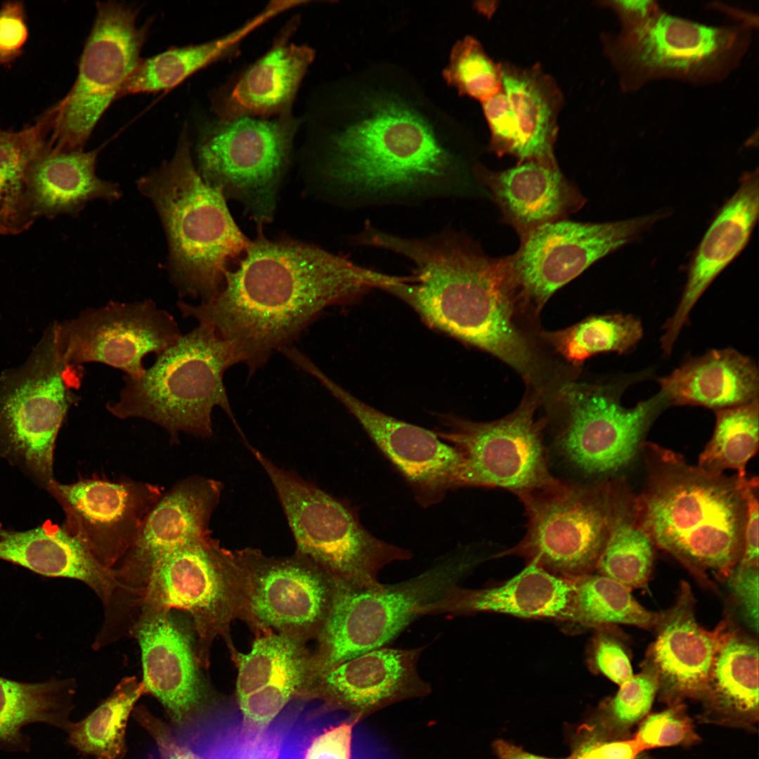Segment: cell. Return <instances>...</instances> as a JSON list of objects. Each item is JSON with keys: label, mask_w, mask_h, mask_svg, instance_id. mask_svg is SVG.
<instances>
[{"label": "cell", "mask_w": 759, "mask_h": 759, "mask_svg": "<svg viewBox=\"0 0 759 759\" xmlns=\"http://www.w3.org/2000/svg\"><path fill=\"white\" fill-rule=\"evenodd\" d=\"M619 387L568 379L545 397L550 415L560 422L556 444L587 474L613 475L640 455L644 439L668 406L659 394L628 408Z\"/></svg>", "instance_id": "12"}, {"label": "cell", "mask_w": 759, "mask_h": 759, "mask_svg": "<svg viewBox=\"0 0 759 759\" xmlns=\"http://www.w3.org/2000/svg\"><path fill=\"white\" fill-rule=\"evenodd\" d=\"M575 584L573 621L601 629L625 624L654 628L659 612L642 606L631 589L596 572L573 579Z\"/></svg>", "instance_id": "42"}, {"label": "cell", "mask_w": 759, "mask_h": 759, "mask_svg": "<svg viewBox=\"0 0 759 759\" xmlns=\"http://www.w3.org/2000/svg\"><path fill=\"white\" fill-rule=\"evenodd\" d=\"M270 479L297 545L310 559L339 580L358 588L381 585L378 575L412 552L370 533L348 504L297 474L274 464L250 448Z\"/></svg>", "instance_id": "8"}, {"label": "cell", "mask_w": 759, "mask_h": 759, "mask_svg": "<svg viewBox=\"0 0 759 759\" xmlns=\"http://www.w3.org/2000/svg\"><path fill=\"white\" fill-rule=\"evenodd\" d=\"M233 552L240 618L264 634L274 630L304 641L318 637L332 602L335 579L297 552L278 557L249 547Z\"/></svg>", "instance_id": "17"}, {"label": "cell", "mask_w": 759, "mask_h": 759, "mask_svg": "<svg viewBox=\"0 0 759 759\" xmlns=\"http://www.w3.org/2000/svg\"><path fill=\"white\" fill-rule=\"evenodd\" d=\"M645 479L634 494L637 518L655 547L707 586L725 581L744 550L750 479L708 472L680 454L644 442Z\"/></svg>", "instance_id": "4"}, {"label": "cell", "mask_w": 759, "mask_h": 759, "mask_svg": "<svg viewBox=\"0 0 759 759\" xmlns=\"http://www.w3.org/2000/svg\"><path fill=\"white\" fill-rule=\"evenodd\" d=\"M0 559L41 575L83 582L99 597L105 612L119 599L120 585L113 570L103 566L63 524L46 523L24 531L0 528Z\"/></svg>", "instance_id": "31"}, {"label": "cell", "mask_w": 759, "mask_h": 759, "mask_svg": "<svg viewBox=\"0 0 759 759\" xmlns=\"http://www.w3.org/2000/svg\"><path fill=\"white\" fill-rule=\"evenodd\" d=\"M399 278L311 244L270 240L259 231L236 267L226 271L214 297L176 305L183 317L212 327L231 342L253 374L275 351L292 346L327 308L353 302Z\"/></svg>", "instance_id": "1"}, {"label": "cell", "mask_w": 759, "mask_h": 759, "mask_svg": "<svg viewBox=\"0 0 759 759\" xmlns=\"http://www.w3.org/2000/svg\"><path fill=\"white\" fill-rule=\"evenodd\" d=\"M154 205L168 242L171 278L181 296L205 302L221 288L229 264L250 243L239 228L222 190L200 175L187 130L172 157L137 181Z\"/></svg>", "instance_id": "5"}, {"label": "cell", "mask_w": 759, "mask_h": 759, "mask_svg": "<svg viewBox=\"0 0 759 759\" xmlns=\"http://www.w3.org/2000/svg\"><path fill=\"white\" fill-rule=\"evenodd\" d=\"M21 1H8L0 8V64L19 56L27 40L28 28Z\"/></svg>", "instance_id": "53"}, {"label": "cell", "mask_w": 759, "mask_h": 759, "mask_svg": "<svg viewBox=\"0 0 759 759\" xmlns=\"http://www.w3.org/2000/svg\"><path fill=\"white\" fill-rule=\"evenodd\" d=\"M443 76L460 94L481 103L502 90L500 64L472 37H466L453 46Z\"/></svg>", "instance_id": "45"}, {"label": "cell", "mask_w": 759, "mask_h": 759, "mask_svg": "<svg viewBox=\"0 0 759 759\" xmlns=\"http://www.w3.org/2000/svg\"><path fill=\"white\" fill-rule=\"evenodd\" d=\"M619 687L589 721L603 737L624 740L630 739L632 727L649 712L658 692V677L651 666L642 662L641 670Z\"/></svg>", "instance_id": "44"}, {"label": "cell", "mask_w": 759, "mask_h": 759, "mask_svg": "<svg viewBox=\"0 0 759 759\" xmlns=\"http://www.w3.org/2000/svg\"><path fill=\"white\" fill-rule=\"evenodd\" d=\"M238 363L234 346L212 327L198 324L157 355L141 376L124 375L118 399L109 401L107 410L118 419L151 422L164 429L174 443L180 433L212 436L215 407L240 432L223 382L225 372Z\"/></svg>", "instance_id": "6"}, {"label": "cell", "mask_w": 759, "mask_h": 759, "mask_svg": "<svg viewBox=\"0 0 759 759\" xmlns=\"http://www.w3.org/2000/svg\"><path fill=\"white\" fill-rule=\"evenodd\" d=\"M663 215L658 212L603 223L564 219L543 224L521 238L517 251L506 258L531 310L537 316L557 290L634 241Z\"/></svg>", "instance_id": "18"}, {"label": "cell", "mask_w": 759, "mask_h": 759, "mask_svg": "<svg viewBox=\"0 0 759 759\" xmlns=\"http://www.w3.org/2000/svg\"><path fill=\"white\" fill-rule=\"evenodd\" d=\"M502 89L515 115L520 137L518 163H557L554 148L562 94L538 65L518 67L500 63Z\"/></svg>", "instance_id": "35"}, {"label": "cell", "mask_w": 759, "mask_h": 759, "mask_svg": "<svg viewBox=\"0 0 759 759\" xmlns=\"http://www.w3.org/2000/svg\"><path fill=\"white\" fill-rule=\"evenodd\" d=\"M301 369L316 378L361 424L412 489L417 501L429 507L460 488L461 457L436 434L387 415L368 405L331 379L310 359Z\"/></svg>", "instance_id": "21"}, {"label": "cell", "mask_w": 759, "mask_h": 759, "mask_svg": "<svg viewBox=\"0 0 759 759\" xmlns=\"http://www.w3.org/2000/svg\"><path fill=\"white\" fill-rule=\"evenodd\" d=\"M352 720L320 731L285 736L282 759H351Z\"/></svg>", "instance_id": "47"}, {"label": "cell", "mask_w": 759, "mask_h": 759, "mask_svg": "<svg viewBox=\"0 0 759 759\" xmlns=\"http://www.w3.org/2000/svg\"><path fill=\"white\" fill-rule=\"evenodd\" d=\"M571 749V759H651L633 739L605 738L589 721L576 730Z\"/></svg>", "instance_id": "50"}, {"label": "cell", "mask_w": 759, "mask_h": 759, "mask_svg": "<svg viewBox=\"0 0 759 759\" xmlns=\"http://www.w3.org/2000/svg\"><path fill=\"white\" fill-rule=\"evenodd\" d=\"M131 635L141 651L144 693L162 704L172 731L179 735L190 725L206 695L193 633L174 611H144Z\"/></svg>", "instance_id": "22"}, {"label": "cell", "mask_w": 759, "mask_h": 759, "mask_svg": "<svg viewBox=\"0 0 759 759\" xmlns=\"http://www.w3.org/2000/svg\"><path fill=\"white\" fill-rule=\"evenodd\" d=\"M426 646L383 647L351 658L316 678L327 696L358 720L392 703L431 692L418 671Z\"/></svg>", "instance_id": "26"}, {"label": "cell", "mask_w": 759, "mask_h": 759, "mask_svg": "<svg viewBox=\"0 0 759 759\" xmlns=\"http://www.w3.org/2000/svg\"><path fill=\"white\" fill-rule=\"evenodd\" d=\"M642 336L641 321L622 313L592 316L562 330L538 332L539 339L574 368L596 354L625 353Z\"/></svg>", "instance_id": "41"}, {"label": "cell", "mask_w": 759, "mask_h": 759, "mask_svg": "<svg viewBox=\"0 0 759 759\" xmlns=\"http://www.w3.org/2000/svg\"><path fill=\"white\" fill-rule=\"evenodd\" d=\"M543 399V391L528 387L517 408L498 420L443 417L442 427L434 432L461 457L460 487L501 488L517 495L557 481L543 441L547 421L536 417Z\"/></svg>", "instance_id": "15"}, {"label": "cell", "mask_w": 759, "mask_h": 759, "mask_svg": "<svg viewBox=\"0 0 759 759\" xmlns=\"http://www.w3.org/2000/svg\"><path fill=\"white\" fill-rule=\"evenodd\" d=\"M287 10L285 1H270L257 15L223 36L201 44L174 47L141 59L122 86L118 97L157 93L177 86L201 69L232 56L250 33Z\"/></svg>", "instance_id": "36"}, {"label": "cell", "mask_w": 759, "mask_h": 759, "mask_svg": "<svg viewBox=\"0 0 759 759\" xmlns=\"http://www.w3.org/2000/svg\"><path fill=\"white\" fill-rule=\"evenodd\" d=\"M751 41L748 25L715 27L661 10L642 25L603 38L606 56L625 91L652 81L708 84L725 79Z\"/></svg>", "instance_id": "10"}, {"label": "cell", "mask_w": 759, "mask_h": 759, "mask_svg": "<svg viewBox=\"0 0 759 759\" xmlns=\"http://www.w3.org/2000/svg\"><path fill=\"white\" fill-rule=\"evenodd\" d=\"M601 4L616 15L621 30L637 27L661 11L656 1L649 0L607 1Z\"/></svg>", "instance_id": "56"}, {"label": "cell", "mask_w": 759, "mask_h": 759, "mask_svg": "<svg viewBox=\"0 0 759 759\" xmlns=\"http://www.w3.org/2000/svg\"><path fill=\"white\" fill-rule=\"evenodd\" d=\"M75 687L72 680L27 683L0 677V748L29 752L30 739L22 728L30 723H46L66 731Z\"/></svg>", "instance_id": "38"}, {"label": "cell", "mask_w": 759, "mask_h": 759, "mask_svg": "<svg viewBox=\"0 0 759 759\" xmlns=\"http://www.w3.org/2000/svg\"><path fill=\"white\" fill-rule=\"evenodd\" d=\"M758 214L759 179L755 169L743 176L739 188L722 207L695 252L679 304L663 325L660 342L666 355H670L700 297L747 245Z\"/></svg>", "instance_id": "28"}, {"label": "cell", "mask_w": 759, "mask_h": 759, "mask_svg": "<svg viewBox=\"0 0 759 759\" xmlns=\"http://www.w3.org/2000/svg\"><path fill=\"white\" fill-rule=\"evenodd\" d=\"M484 558L473 547L465 546L398 583L358 588L335 580L332 602L313 656L316 676L359 654L387 647Z\"/></svg>", "instance_id": "7"}, {"label": "cell", "mask_w": 759, "mask_h": 759, "mask_svg": "<svg viewBox=\"0 0 759 759\" xmlns=\"http://www.w3.org/2000/svg\"><path fill=\"white\" fill-rule=\"evenodd\" d=\"M301 118L214 117L199 134L195 167L205 182L243 205L259 226L273 217Z\"/></svg>", "instance_id": "11"}, {"label": "cell", "mask_w": 759, "mask_h": 759, "mask_svg": "<svg viewBox=\"0 0 759 759\" xmlns=\"http://www.w3.org/2000/svg\"><path fill=\"white\" fill-rule=\"evenodd\" d=\"M758 399L715 410L713 436L699 457L697 465L713 474L737 470L746 477V466L758 451L759 441Z\"/></svg>", "instance_id": "43"}, {"label": "cell", "mask_w": 759, "mask_h": 759, "mask_svg": "<svg viewBox=\"0 0 759 759\" xmlns=\"http://www.w3.org/2000/svg\"><path fill=\"white\" fill-rule=\"evenodd\" d=\"M138 13L124 3L97 4L76 81L65 98L48 109L51 148L82 150L98 120L118 98L141 60L148 34V24L137 25Z\"/></svg>", "instance_id": "14"}, {"label": "cell", "mask_w": 759, "mask_h": 759, "mask_svg": "<svg viewBox=\"0 0 759 759\" xmlns=\"http://www.w3.org/2000/svg\"><path fill=\"white\" fill-rule=\"evenodd\" d=\"M51 120L46 110L18 131L0 129V234L16 235L37 219L30 194L33 163L48 146Z\"/></svg>", "instance_id": "37"}, {"label": "cell", "mask_w": 759, "mask_h": 759, "mask_svg": "<svg viewBox=\"0 0 759 759\" xmlns=\"http://www.w3.org/2000/svg\"><path fill=\"white\" fill-rule=\"evenodd\" d=\"M517 496L527 516L526 532L502 555L521 556L569 579L596 571L609 535L612 479L585 484L557 479Z\"/></svg>", "instance_id": "13"}, {"label": "cell", "mask_w": 759, "mask_h": 759, "mask_svg": "<svg viewBox=\"0 0 759 759\" xmlns=\"http://www.w3.org/2000/svg\"><path fill=\"white\" fill-rule=\"evenodd\" d=\"M370 107L361 117L341 120L309 105L301 118L330 186L372 197L444 191L454 183L460 163L426 117L395 98Z\"/></svg>", "instance_id": "3"}, {"label": "cell", "mask_w": 759, "mask_h": 759, "mask_svg": "<svg viewBox=\"0 0 759 759\" xmlns=\"http://www.w3.org/2000/svg\"><path fill=\"white\" fill-rule=\"evenodd\" d=\"M642 751L672 746H691L699 741L683 703L647 715L633 738Z\"/></svg>", "instance_id": "46"}, {"label": "cell", "mask_w": 759, "mask_h": 759, "mask_svg": "<svg viewBox=\"0 0 759 759\" xmlns=\"http://www.w3.org/2000/svg\"><path fill=\"white\" fill-rule=\"evenodd\" d=\"M759 566L737 564L725 580L730 603L748 631L758 633Z\"/></svg>", "instance_id": "52"}, {"label": "cell", "mask_w": 759, "mask_h": 759, "mask_svg": "<svg viewBox=\"0 0 759 759\" xmlns=\"http://www.w3.org/2000/svg\"><path fill=\"white\" fill-rule=\"evenodd\" d=\"M655 547L637 518L634 494L624 480L613 479L609 535L595 572L630 589L646 588L653 570Z\"/></svg>", "instance_id": "39"}, {"label": "cell", "mask_w": 759, "mask_h": 759, "mask_svg": "<svg viewBox=\"0 0 759 759\" xmlns=\"http://www.w3.org/2000/svg\"><path fill=\"white\" fill-rule=\"evenodd\" d=\"M575 584L533 562L495 586L469 589L453 587L422 612L425 615L498 613L525 618L573 621Z\"/></svg>", "instance_id": "30"}, {"label": "cell", "mask_w": 759, "mask_h": 759, "mask_svg": "<svg viewBox=\"0 0 759 759\" xmlns=\"http://www.w3.org/2000/svg\"><path fill=\"white\" fill-rule=\"evenodd\" d=\"M132 714L155 741L161 759H203L180 742L170 725L153 715L145 706L135 707Z\"/></svg>", "instance_id": "54"}, {"label": "cell", "mask_w": 759, "mask_h": 759, "mask_svg": "<svg viewBox=\"0 0 759 759\" xmlns=\"http://www.w3.org/2000/svg\"><path fill=\"white\" fill-rule=\"evenodd\" d=\"M54 326L67 363H99L133 378L144 373L145 356L160 354L182 335L175 318L150 299L111 301Z\"/></svg>", "instance_id": "19"}, {"label": "cell", "mask_w": 759, "mask_h": 759, "mask_svg": "<svg viewBox=\"0 0 759 759\" xmlns=\"http://www.w3.org/2000/svg\"><path fill=\"white\" fill-rule=\"evenodd\" d=\"M144 694L142 682L134 676L124 677L89 715L70 724L65 731L68 744L94 759H122L129 718Z\"/></svg>", "instance_id": "40"}, {"label": "cell", "mask_w": 759, "mask_h": 759, "mask_svg": "<svg viewBox=\"0 0 759 759\" xmlns=\"http://www.w3.org/2000/svg\"><path fill=\"white\" fill-rule=\"evenodd\" d=\"M98 150H58L47 146L36 159L30 173V194L37 219L74 216L96 200H117V183L96 173Z\"/></svg>", "instance_id": "34"}, {"label": "cell", "mask_w": 759, "mask_h": 759, "mask_svg": "<svg viewBox=\"0 0 759 759\" xmlns=\"http://www.w3.org/2000/svg\"><path fill=\"white\" fill-rule=\"evenodd\" d=\"M473 170L489 190L502 221L520 239L543 224L567 219L585 203L557 163L526 161L498 171L476 164Z\"/></svg>", "instance_id": "29"}, {"label": "cell", "mask_w": 759, "mask_h": 759, "mask_svg": "<svg viewBox=\"0 0 759 759\" xmlns=\"http://www.w3.org/2000/svg\"><path fill=\"white\" fill-rule=\"evenodd\" d=\"M181 611L190 616L197 635L200 666H207L213 639L240 618L233 552L211 535L190 540L164 555L152 568L134 603L143 611Z\"/></svg>", "instance_id": "16"}, {"label": "cell", "mask_w": 759, "mask_h": 759, "mask_svg": "<svg viewBox=\"0 0 759 759\" xmlns=\"http://www.w3.org/2000/svg\"><path fill=\"white\" fill-rule=\"evenodd\" d=\"M758 479H750L747 488V515L744 550L739 564L758 566Z\"/></svg>", "instance_id": "55"}, {"label": "cell", "mask_w": 759, "mask_h": 759, "mask_svg": "<svg viewBox=\"0 0 759 759\" xmlns=\"http://www.w3.org/2000/svg\"><path fill=\"white\" fill-rule=\"evenodd\" d=\"M493 747L498 759H571L570 755L566 758H552L533 754L502 739L495 740Z\"/></svg>", "instance_id": "57"}, {"label": "cell", "mask_w": 759, "mask_h": 759, "mask_svg": "<svg viewBox=\"0 0 759 759\" xmlns=\"http://www.w3.org/2000/svg\"><path fill=\"white\" fill-rule=\"evenodd\" d=\"M222 490L220 481L193 475L164 491L145 518L136 543L113 569L126 596L138 594L164 555L190 540L211 535L209 522Z\"/></svg>", "instance_id": "23"}, {"label": "cell", "mask_w": 759, "mask_h": 759, "mask_svg": "<svg viewBox=\"0 0 759 759\" xmlns=\"http://www.w3.org/2000/svg\"><path fill=\"white\" fill-rule=\"evenodd\" d=\"M237 696L244 729L268 727L293 694L315 676L304 641L283 633L259 637L247 654L237 653Z\"/></svg>", "instance_id": "27"}, {"label": "cell", "mask_w": 759, "mask_h": 759, "mask_svg": "<svg viewBox=\"0 0 759 759\" xmlns=\"http://www.w3.org/2000/svg\"><path fill=\"white\" fill-rule=\"evenodd\" d=\"M616 626L598 629L592 640L590 663L593 669L618 686L633 676L630 651Z\"/></svg>", "instance_id": "49"}, {"label": "cell", "mask_w": 759, "mask_h": 759, "mask_svg": "<svg viewBox=\"0 0 759 759\" xmlns=\"http://www.w3.org/2000/svg\"><path fill=\"white\" fill-rule=\"evenodd\" d=\"M285 736L278 727L260 732L240 727L216 741L207 759H282Z\"/></svg>", "instance_id": "48"}, {"label": "cell", "mask_w": 759, "mask_h": 759, "mask_svg": "<svg viewBox=\"0 0 759 759\" xmlns=\"http://www.w3.org/2000/svg\"><path fill=\"white\" fill-rule=\"evenodd\" d=\"M369 242L406 257L416 267L410 279L383 290L408 304L429 327L503 361L528 387L548 385L547 361L523 325L524 314L532 311L506 257H491L452 233L408 238L376 229Z\"/></svg>", "instance_id": "2"}, {"label": "cell", "mask_w": 759, "mask_h": 759, "mask_svg": "<svg viewBox=\"0 0 759 759\" xmlns=\"http://www.w3.org/2000/svg\"><path fill=\"white\" fill-rule=\"evenodd\" d=\"M299 22L294 18L259 58L232 74L210 94L214 117L271 118L293 112V104L316 51L290 41Z\"/></svg>", "instance_id": "25"}, {"label": "cell", "mask_w": 759, "mask_h": 759, "mask_svg": "<svg viewBox=\"0 0 759 759\" xmlns=\"http://www.w3.org/2000/svg\"><path fill=\"white\" fill-rule=\"evenodd\" d=\"M60 505L63 526L105 567L113 570L136 543L144 519L162 496L157 484L93 474L46 488Z\"/></svg>", "instance_id": "20"}, {"label": "cell", "mask_w": 759, "mask_h": 759, "mask_svg": "<svg viewBox=\"0 0 759 759\" xmlns=\"http://www.w3.org/2000/svg\"><path fill=\"white\" fill-rule=\"evenodd\" d=\"M668 406H695L718 410L758 399L755 362L731 348L713 349L691 358L659 379Z\"/></svg>", "instance_id": "33"}, {"label": "cell", "mask_w": 759, "mask_h": 759, "mask_svg": "<svg viewBox=\"0 0 759 759\" xmlns=\"http://www.w3.org/2000/svg\"><path fill=\"white\" fill-rule=\"evenodd\" d=\"M700 700L701 723L753 730L758 721V642L726 616Z\"/></svg>", "instance_id": "32"}, {"label": "cell", "mask_w": 759, "mask_h": 759, "mask_svg": "<svg viewBox=\"0 0 759 759\" xmlns=\"http://www.w3.org/2000/svg\"><path fill=\"white\" fill-rule=\"evenodd\" d=\"M490 130V148L498 156L517 157L520 137L515 115L503 89L482 103Z\"/></svg>", "instance_id": "51"}, {"label": "cell", "mask_w": 759, "mask_h": 759, "mask_svg": "<svg viewBox=\"0 0 759 759\" xmlns=\"http://www.w3.org/2000/svg\"><path fill=\"white\" fill-rule=\"evenodd\" d=\"M696 601L686 581L679 585L673 604L659 612L652 629L654 640L643 662L656 671L659 700L672 706L703 697L711 667L727 618L712 630L696 618Z\"/></svg>", "instance_id": "24"}, {"label": "cell", "mask_w": 759, "mask_h": 759, "mask_svg": "<svg viewBox=\"0 0 759 759\" xmlns=\"http://www.w3.org/2000/svg\"><path fill=\"white\" fill-rule=\"evenodd\" d=\"M81 365L67 362L54 326L22 366L0 378V457L46 488L56 438L79 400Z\"/></svg>", "instance_id": "9"}]
</instances>
